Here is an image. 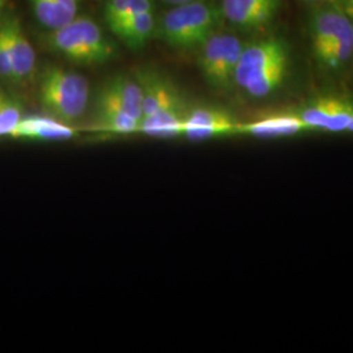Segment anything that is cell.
Listing matches in <instances>:
<instances>
[{
	"instance_id": "1",
	"label": "cell",
	"mask_w": 353,
	"mask_h": 353,
	"mask_svg": "<svg viewBox=\"0 0 353 353\" xmlns=\"http://www.w3.org/2000/svg\"><path fill=\"white\" fill-rule=\"evenodd\" d=\"M288 52L279 39H265L243 48L233 81L252 97H265L284 81Z\"/></svg>"
},
{
	"instance_id": "2",
	"label": "cell",
	"mask_w": 353,
	"mask_h": 353,
	"mask_svg": "<svg viewBox=\"0 0 353 353\" xmlns=\"http://www.w3.org/2000/svg\"><path fill=\"white\" fill-rule=\"evenodd\" d=\"M90 87L80 74L58 65L46 67L39 81V100L50 117L72 125L88 108Z\"/></svg>"
},
{
	"instance_id": "3",
	"label": "cell",
	"mask_w": 353,
	"mask_h": 353,
	"mask_svg": "<svg viewBox=\"0 0 353 353\" xmlns=\"http://www.w3.org/2000/svg\"><path fill=\"white\" fill-rule=\"evenodd\" d=\"M48 42L67 61L84 65L105 63L115 54L113 43L89 17H75L62 28L51 30Z\"/></svg>"
},
{
	"instance_id": "4",
	"label": "cell",
	"mask_w": 353,
	"mask_h": 353,
	"mask_svg": "<svg viewBox=\"0 0 353 353\" xmlns=\"http://www.w3.org/2000/svg\"><path fill=\"white\" fill-rule=\"evenodd\" d=\"M219 21V11L202 1L174 6L165 13L156 26L159 37L176 49L201 48L214 33Z\"/></svg>"
},
{
	"instance_id": "5",
	"label": "cell",
	"mask_w": 353,
	"mask_h": 353,
	"mask_svg": "<svg viewBox=\"0 0 353 353\" xmlns=\"http://www.w3.org/2000/svg\"><path fill=\"white\" fill-rule=\"evenodd\" d=\"M243 45L230 34L212 33L201 46L199 67L205 80L214 88H228L233 83Z\"/></svg>"
},
{
	"instance_id": "6",
	"label": "cell",
	"mask_w": 353,
	"mask_h": 353,
	"mask_svg": "<svg viewBox=\"0 0 353 353\" xmlns=\"http://www.w3.org/2000/svg\"><path fill=\"white\" fill-rule=\"evenodd\" d=\"M300 117L309 130L348 131L353 119V105L339 99L323 97L303 110Z\"/></svg>"
},
{
	"instance_id": "7",
	"label": "cell",
	"mask_w": 353,
	"mask_h": 353,
	"mask_svg": "<svg viewBox=\"0 0 353 353\" xmlns=\"http://www.w3.org/2000/svg\"><path fill=\"white\" fill-rule=\"evenodd\" d=\"M280 0H223L221 13L241 29H258L272 21Z\"/></svg>"
},
{
	"instance_id": "8",
	"label": "cell",
	"mask_w": 353,
	"mask_h": 353,
	"mask_svg": "<svg viewBox=\"0 0 353 353\" xmlns=\"http://www.w3.org/2000/svg\"><path fill=\"white\" fill-rule=\"evenodd\" d=\"M237 125L229 114L212 109L198 108L186 115L183 135L190 140H207L217 137L236 135Z\"/></svg>"
},
{
	"instance_id": "9",
	"label": "cell",
	"mask_w": 353,
	"mask_h": 353,
	"mask_svg": "<svg viewBox=\"0 0 353 353\" xmlns=\"http://www.w3.org/2000/svg\"><path fill=\"white\" fill-rule=\"evenodd\" d=\"M140 121L127 114L113 97L102 88L96 101V115L92 128L96 131L131 135L139 132Z\"/></svg>"
},
{
	"instance_id": "10",
	"label": "cell",
	"mask_w": 353,
	"mask_h": 353,
	"mask_svg": "<svg viewBox=\"0 0 353 353\" xmlns=\"http://www.w3.org/2000/svg\"><path fill=\"white\" fill-rule=\"evenodd\" d=\"M12 62L13 81L28 83L36 71V52L26 38L19 20L11 19L4 23Z\"/></svg>"
},
{
	"instance_id": "11",
	"label": "cell",
	"mask_w": 353,
	"mask_h": 353,
	"mask_svg": "<svg viewBox=\"0 0 353 353\" xmlns=\"http://www.w3.org/2000/svg\"><path fill=\"white\" fill-rule=\"evenodd\" d=\"M186 115L183 103L178 97L159 112L140 121L139 132L152 138L173 139L183 135Z\"/></svg>"
},
{
	"instance_id": "12",
	"label": "cell",
	"mask_w": 353,
	"mask_h": 353,
	"mask_svg": "<svg viewBox=\"0 0 353 353\" xmlns=\"http://www.w3.org/2000/svg\"><path fill=\"white\" fill-rule=\"evenodd\" d=\"M75 128L52 117L32 115L21 118L10 137L14 139L62 141L75 137Z\"/></svg>"
},
{
	"instance_id": "13",
	"label": "cell",
	"mask_w": 353,
	"mask_h": 353,
	"mask_svg": "<svg viewBox=\"0 0 353 353\" xmlns=\"http://www.w3.org/2000/svg\"><path fill=\"white\" fill-rule=\"evenodd\" d=\"M307 130L309 128L303 123L300 115H272L250 123H239L236 135H252L255 138L271 139L293 137Z\"/></svg>"
},
{
	"instance_id": "14",
	"label": "cell",
	"mask_w": 353,
	"mask_h": 353,
	"mask_svg": "<svg viewBox=\"0 0 353 353\" xmlns=\"http://www.w3.org/2000/svg\"><path fill=\"white\" fill-rule=\"evenodd\" d=\"M137 79L143 88V118L159 112L179 97L163 76L143 71L138 74Z\"/></svg>"
},
{
	"instance_id": "15",
	"label": "cell",
	"mask_w": 353,
	"mask_h": 353,
	"mask_svg": "<svg viewBox=\"0 0 353 353\" xmlns=\"http://www.w3.org/2000/svg\"><path fill=\"white\" fill-rule=\"evenodd\" d=\"M352 24L345 13L336 10H326L316 13L313 21V49L316 58L327 49L334 39Z\"/></svg>"
},
{
	"instance_id": "16",
	"label": "cell",
	"mask_w": 353,
	"mask_h": 353,
	"mask_svg": "<svg viewBox=\"0 0 353 353\" xmlns=\"http://www.w3.org/2000/svg\"><path fill=\"white\" fill-rule=\"evenodd\" d=\"M156 26L153 11H147L115 24L110 28V30L127 48L138 50L150 41L152 34L156 32Z\"/></svg>"
},
{
	"instance_id": "17",
	"label": "cell",
	"mask_w": 353,
	"mask_h": 353,
	"mask_svg": "<svg viewBox=\"0 0 353 353\" xmlns=\"http://www.w3.org/2000/svg\"><path fill=\"white\" fill-rule=\"evenodd\" d=\"M103 89L127 114L138 121L143 119V88L138 79L115 76L103 85Z\"/></svg>"
},
{
	"instance_id": "18",
	"label": "cell",
	"mask_w": 353,
	"mask_h": 353,
	"mask_svg": "<svg viewBox=\"0 0 353 353\" xmlns=\"http://www.w3.org/2000/svg\"><path fill=\"white\" fill-rule=\"evenodd\" d=\"M153 11V0H109L103 16L109 28L138 13Z\"/></svg>"
},
{
	"instance_id": "19",
	"label": "cell",
	"mask_w": 353,
	"mask_h": 353,
	"mask_svg": "<svg viewBox=\"0 0 353 353\" xmlns=\"http://www.w3.org/2000/svg\"><path fill=\"white\" fill-rule=\"evenodd\" d=\"M353 52V24L348 26L339 37L332 41V43L323 51L316 59L318 62L328 67L336 68L348 61Z\"/></svg>"
},
{
	"instance_id": "20",
	"label": "cell",
	"mask_w": 353,
	"mask_h": 353,
	"mask_svg": "<svg viewBox=\"0 0 353 353\" xmlns=\"http://www.w3.org/2000/svg\"><path fill=\"white\" fill-rule=\"evenodd\" d=\"M33 12L41 26L55 30L68 24L71 20L64 14L57 0H30Z\"/></svg>"
},
{
	"instance_id": "21",
	"label": "cell",
	"mask_w": 353,
	"mask_h": 353,
	"mask_svg": "<svg viewBox=\"0 0 353 353\" xmlns=\"http://www.w3.org/2000/svg\"><path fill=\"white\" fill-rule=\"evenodd\" d=\"M21 108L0 89V137L11 135L13 128L21 121Z\"/></svg>"
},
{
	"instance_id": "22",
	"label": "cell",
	"mask_w": 353,
	"mask_h": 353,
	"mask_svg": "<svg viewBox=\"0 0 353 353\" xmlns=\"http://www.w3.org/2000/svg\"><path fill=\"white\" fill-rule=\"evenodd\" d=\"M0 77L13 81L12 62L4 24L0 26Z\"/></svg>"
},
{
	"instance_id": "23",
	"label": "cell",
	"mask_w": 353,
	"mask_h": 353,
	"mask_svg": "<svg viewBox=\"0 0 353 353\" xmlns=\"http://www.w3.org/2000/svg\"><path fill=\"white\" fill-rule=\"evenodd\" d=\"M64 14L72 21L77 13V0H57Z\"/></svg>"
},
{
	"instance_id": "24",
	"label": "cell",
	"mask_w": 353,
	"mask_h": 353,
	"mask_svg": "<svg viewBox=\"0 0 353 353\" xmlns=\"http://www.w3.org/2000/svg\"><path fill=\"white\" fill-rule=\"evenodd\" d=\"M345 14L353 21V0H345Z\"/></svg>"
},
{
	"instance_id": "25",
	"label": "cell",
	"mask_w": 353,
	"mask_h": 353,
	"mask_svg": "<svg viewBox=\"0 0 353 353\" xmlns=\"http://www.w3.org/2000/svg\"><path fill=\"white\" fill-rule=\"evenodd\" d=\"M163 1L168 4H172V6H179V4H186V3L196 1V0H163Z\"/></svg>"
},
{
	"instance_id": "26",
	"label": "cell",
	"mask_w": 353,
	"mask_h": 353,
	"mask_svg": "<svg viewBox=\"0 0 353 353\" xmlns=\"http://www.w3.org/2000/svg\"><path fill=\"white\" fill-rule=\"evenodd\" d=\"M4 3H6V0H0V13H1V10H3V6H4Z\"/></svg>"
},
{
	"instance_id": "27",
	"label": "cell",
	"mask_w": 353,
	"mask_h": 353,
	"mask_svg": "<svg viewBox=\"0 0 353 353\" xmlns=\"http://www.w3.org/2000/svg\"><path fill=\"white\" fill-rule=\"evenodd\" d=\"M348 131H352L353 132V119L352 122H351V125H350V128H348Z\"/></svg>"
},
{
	"instance_id": "28",
	"label": "cell",
	"mask_w": 353,
	"mask_h": 353,
	"mask_svg": "<svg viewBox=\"0 0 353 353\" xmlns=\"http://www.w3.org/2000/svg\"><path fill=\"white\" fill-rule=\"evenodd\" d=\"M306 1H321V0H306Z\"/></svg>"
}]
</instances>
